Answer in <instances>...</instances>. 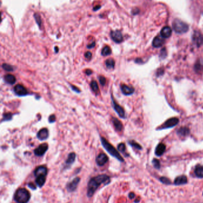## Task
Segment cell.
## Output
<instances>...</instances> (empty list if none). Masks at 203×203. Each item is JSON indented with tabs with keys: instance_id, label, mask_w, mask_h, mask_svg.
Returning <instances> with one entry per match:
<instances>
[{
	"instance_id": "cell-1",
	"label": "cell",
	"mask_w": 203,
	"mask_h": 203,
	"mask_svg": "<svg viewBox=\"0 0 203 203\" xmlns=\"http://www.w3.org/2000/svg\"><path fill=\"white\" fill-rule=\"evenodd\" d=\"M110 177L106 175H101L92 177L90 179L88 184V196L89 197L92 196L101 184L107 185L110 183Z\"/></svg>"
},
{
	"instance_id": "cell-2",
	"label": "cell",
	"mask_w": 203,
	"mask_h": 203,
	"mask_svg": "<svg viewBox=\"0 0 203 203\" xmlns=\"http://www.w3.org/2000/svg\"><path fill=\"white\" fill-rule=\"evenodd\" d=\"M100 139H101L102 145L111 156L116 158L118 160H119L121 162L124 161V159L121 156L118 151L105 138L102 137H100Z\"/></svg>"
},
{
	"instance_id": "cell-3",
	"label": "cell",
	"mask_w": 203,
	"mask_h": 203,
	"mask_svg": "<svg viewBox=\"0 0 203 203\" xmlns=\"http://www.w3.org/2000/svg\"><path fill=\"white\" fill-rule=\"evenodd\" d=\"M30 198L29 191L24 188L18 189L14 195V199L17 203H27Z\"/></svg>"
},
{
	"instance_id": "cell-4",
	"label": "cell",
	"mask_w": 203,
	"mask_h": 203,
	"mask_svg": "<svg viewBox=\"0 0 203 203\" xmlns=\"http://www.w3.org/2000/svg\"><path fill=\"white\" fill-rule=\"evenodd\" d=\"M173 28L175 32L179 34L186 33L189 29L188 24L179 19H175L174 20L173 23Z\"/></svg>"
},
{
	"instance_id": "cell-5",
	"label": "cell",
	"mask_w": 203,
	"mask_h": 203,
	"mask_svg": "<svg viewBox=\"0 0 203 203\" xmlns=\"http://www.w3.org/2000/svg\"><path fill=\"white\" fill-rule=\"evenodd\" d=\"M179 119L177 118H171L168 119H167L158 129H164L167 128H172L174 126H176L179 123Z\"/></svg>"
},
{
	"instance_id": "cell-6",
	"label": "cell",
	"mask_w": 203,
	"mask_h": 203,
	"mask_svg": "<svg viewBox=\"0 0 203 203\" xmlns=\"http://www.w3.org/2000/svg\"><path fill=\"white\" fill-rule=\"evenodd\" d=\"M111 100H112V105L114 110L115 111V112L117 113V115L121 118H125V112L124 109L118 103H116L115 100L113 99V96H111Z\"/></svg>"
},
{
	"instance_id": "cell-7",
	"label": "cell",
	"mask_w": 203,
	"mask_h": 203,
	"mask_svg": "<svg viewBox=\"0 0 203 203\" xmlns=\"http://www.w3.org/2000/svg\"><path fill=\"white\" fill-rule=\"evenodd\" d=\"M14 91L18 96H24L28 94L27 89L21 84H17L14 87Z\"/></svg>"
},
{
	"instance_id": "cell-8",
	"label": "cell",
	"mask_w": 203,
	"mask_h": 203,
	"mask_svg": "<svg viewBox=\"0 0 203 203\" xmlns=\"http://www.w3.org/2000/svg\"><path fill=\"white\" fill-rule=\"evenodd\" d=\"M110 36H111V38L112 39V40L117 43H121L123 40V35H122L121 31L119 30L112 31L110 33Z\"/></svg>"
},
{
	"instance_id": "cell-9",
	"label": "cell",
	"mask_w": 203,
	"mask_h": 203,
	"mask_svg": "<svg viewBox=\"0 0 203 203\" xmlns=\"http://www.w3.org/2000/svg\"><path fill=\"white\" fill-rule=\"evenodd\" d=\"M48 148V145L46 143H43L39 145L34 150V153L37 156H42Z\"/></svg>"
},
{
	"instance_id": "cell-10",
	"label": "cell",
	"mask_w": 203,
	"mask_h": 203,
	"mask_svg": "<svg viewBox=\"0 0 203 203\" xmlns=\"http://www.w3.org/2000/svg\"><path fill=\"white\" fill-rule=\"evenodd\" d=\"M49 137V132L48 129L46 128H43L40 129L37 133V138L40 140L43 141Z\"/></svg>"
},
{
	"instance_id": "cell-11",
	"label": "cell",
	"mask_w": 203,
	"mask_h": 203,
	"mask_svg": "<svg viewBox=\"0 0 203 203\" xmlns=\"http://www.w3.org/2000/svg\"><path fill=\"white\" fill-rule=\"evenodd\" d=\"M108 160V156L104 153L99 154L96 158V162L98 166H102L104 165Z\"/></svg>"
},
{
	"instance_id": "cell-12",
	"label": "cell",
	"mask_w": 203,
	"mask_h": 203,
	"mask_svg": "<svg viewBox=\"0 0 203 203\" xmlns=\"http://www.w3.org/2000/svg\"><path fill=\"white\" fill-rule=\"evenodd\" d=\"M34 174L36 177L40 176H46L47 175V168L43 166H40L35 170Z\"/></svg>"
},
{
	"instance_id": "cell-13",
	"label": "cell",
	"mask_w": 203,
	"mask_h": 203,
	"mask_svg": "<svg viewBox=\"0 0 203 203\" xmlns=\"http://www.w3.org/2000/svg\"><path fill=\"white\" fill-rule=\"evenodd\" d=\"M121 90L122 93L126 96L131 95L135 91L134 88H133L132 87H130L126 84L121 85Z\"/></svg>"
},
{
	"instance_id": "cell-14",
	"label": "cell",
	"mask_w": 203,
	"mask_h": 203,
	"mask_svg": "<svg viewBox=\"0 0 203 203\" xmlns=\"http://www.w3.org/2000/svg\"><path fill=\"white\" fill-rule=\"evenodd\" d=\"M79 182H80V178L79 177L74 178L71 182H70L67 185V190L70 192L74 191L76 189Z\"/></svg>"
},
{
	"instance_id": "cell-15",
	"label": "cell",
	"mask_w": 203,
	"mask_h": 203,
	"mask_svg": "<svg viewBox=\"0 0 203 203\" xmlns=\"http://www.w3.org/2000/svg\"><path fill=\"white\" fill-rule=\"evenodd\" d=\"M192 39L198 46H199L203 42V37L199 32H195L192 36Z\"/></svg>"
},
{
	"instance_id": "cell-16",
	"label": "cell",
	"mask_w": 203,
	"mask_h": 203,
	"mask_svg": "<svg viewBox=\"0 0 203 203\" xmlns=\"http://www.w3.org/2000/svg\"><path fill=\"white\" fill-rule=\"evenodd\" d=\"M111 121H112L113 126H114V127L116 131H121L122 130V129H123L122 123L118 119H117L116 118H114V117H112Z\"/></svg>"
},
{
	"instance_id": "cell-17",
	"label": "cell",
	"mask_w": 203,
	"mask_h": 203,
	"mask_svg": "<svg viewBox=\"0 0 203 203\" xmlns=\"http://www.w3.org/2000/svg\"><path fill=\"white\" fill-rule=\"evenodd\" d=\"M165 150V144H164L163 143H160L157 145L155 148V153L157 156H161L163 154Z\"/></svg>"
},
{
	"instance_id": "cell-18",
	"label": "cell",
	"mask_w": 203,
	"mask_h": 203,
	"mask_svg": "<svg viewBox=\"0 0 203 203\" xmlns=\"http://www.w3.org/2000/svg\"><path fill=\"white\" fill-rule=\"evenodd\" d=\"M188 182L187 177L185 175H181L177 176L174 180V184L176 185H184Z\"/></svg>"
},
{
	"instance_id": "cell-19",
	"label": "cell",
	"mask_w": 203,
	"mask_h": 203,
	"mask_svg": "<svg viewBox=\"0 0 203 203\" xmlns=\"http://www.w3.org/2000/svg\"><path fill=\"white\" fill-rule=\"evenodd\" d=\"M171 29L170 27L165 26L163 27L161 31V36L164 38H168L171 34Z\"/></svg>"
},
{
	"instance_id": "cell-20",
	"label": "cell",
	"mask_w": 203,
	"mask_h": 203,
	"mask_svg": "<svg viewBox=\"0 0 203 203\" xmlns=\"http://www.w3.org/2000/svg\"><path fill=\"white\" fill-rule=\"evenodd\" d=\"M164 42V41L161 37L157 36L152 41V46L155 47H159L163 45Z\"/></svg>"
},
{
	"instance_id": "cell-21",
	"label": "cell",
	"mask_w": 203,
	"mask_h": 203,
	"mask_svg": "<svg viewBox=\"0 0 203 203\" xmlns=\"http://www.w3.org/2000/svg\"><path fill=\"white\" fill-rule=\"evenodd\" d=\"M4 80L5 82L7 84H13L16 81V78L14 75L12 74H7L4 77Z\"/></svg>"
},
{
	"instance_id": "cell-22",
	"label": "cell",
	"mask_w": 203,
	"mask_h": 203,
	"mask_svg": "<svg viewBox=\"0 0 203 203\" xmlns=\"http://www.w3.org/2000/svg\"><path fill=\"white\" fill-rule=\"evenodd\" d=\"M189 133V129L187 127H181L177 131V134L178 135L181 137H185L188 135Z\"/></svg>"
},
{
	"instance_id": "cell-23",
	"label": "cell",
	"mask_w": 203,
	"mask_h": 203,
	"mask_svg": "<svg viewBox=\"0 0 203 203\" xmlns=\"http://www.w3.org/2000/svg\"><path fill=\"white\" fill-rule=\"evenodd\" d=\"M76 159V154L74 153H70L67 157V160H65V164L67 166L71 165L72 163H74Z\"/></svg>"
},
{
	"instance_id": "cell-24",
	"label": "cell",
	"mask_w": 203,
	"mask_h": 203,
	"mask_svg": "<svg viewBox=\"0 0 203 203\" xmlns=\"http://www.w3.org/2000/svg\"><path fill=\"white\" fill-rule=\"evenodd\" d=\"M90 86L92 90L96 94H98L99 92V87L97 82L95 80H92L90 83Z\"/></svg>"
},
{
	"instance_id": "cell-25",
	"label": "cell",
	"mask_w": 203,
	"mask_h": 203,
	"mask_svg": "<svg viewBox=\"0 0 203 203\" xmlns=\"http://www.w3.org/2000/svg\"><path fill=\"white\" fill-rule=\"evenodd\" d=\"M195 173L197 177H203V166H197L195 169Z\"/></svg>"
},
{
	"instance_id": "cell-26",
	"label": "cell",
	"mask_w": 203,
	"mask_h": 203,
	"mask_svg": "<svg viewBox=\"0 0 203 203\" xmlns=\"http://www.w3.org/2000/svg\"><path fill=\"white\" fill-rule=\"evenodd\" d=\"M105 64L108 69H113L115 66V61L113 58H108L105 61Z\"/></svg>"
},
{
	"instance_id": "cell-27",
	"label": "cell",
	"mask_w": 203,
	"mask_h": 203,
	"mask_svg": "<svg viewBox=\"0 0 203 203\" xmlns=\"http://www.w3.org/2000/svg\"><path fill=\"white\" fill-rule=\"evenodd\" d=\"M45 182V176H40L36 177V185L39 187H42L44 185Z\"/></svg>"
},
{
	"instance_id": "cell-28",
	"label": "cell",
	"mask_w": 203,
	"mask_h": 203,
	"mask_svg": "<svg viewBox=\"0 0 203 203\" xmlns=\"http://www.w3.org/2000/svg\"><path fill=\"white\" fill-rule=\"evenodd\" d=\"M111 53V49L108 46H104L101 50V55L102 56H108Z\"/></svg>"
},
{
	"instance_id": "cell-29",
	"label": "cell",
	"mask_w": 203,
	"mask_h": 203,
	"mask_svg": "<svg viewBox=\"0 0 203 203\" xmlns=\"http://www.w3.org/2000/svg\"><path fill=\"white\" fill-rule=\"evenodd\" d=\"M128 143H129V144L130 145H131L132 147H133L135 148H136V149H138V150H141L142 149V147L138 143L135 142V141H133V140L129 141H128Z\"/></svg>"
},
{
	"instance_id": "cell-30",
	"label": "cell",
	"mask_w": 203,
	"mask_h": 203,
	"mask_svg": "<svg viewBox=\"0 0 203 203\" xmlns=\"http://www.w3.org/2000/svg\"><path fill=\"white\" fill-rule=\"evenodd\" d=\"M2 68H3L5 71H8V72H11V71H13L14 70L13 67L11 65H9V64H6V63H4V64L2 65Z\"/></svg>"
},
{
	"instance_id": "cell-31",
	"label": "cell",
	"mask_w": 203,
	"mask_h": 203,
	"mask_svg": "<svg viewBox=\"0 0 203 203\" xmlns=\"http://www.w3.org/2000/svg\"><path fill=\"white\" fill-rule=\"evenodd\" d=\"M13 117V114L11 113H5L3 114V119L2 121H7L10 120L12 119Z\"/></svg>"
},
{
	"instance_id": "cell-32",
	"label": "cell",
	"mask_w": 203,
	"mask_h": 203,
	"mask_svg": "<svg viewBox=\"0 0 203 203\" xmlns=\"http://www.w3.org/2000/svg\"><path fill=\"white\" fill-rule=\"evenodd\" d=\"M117 149L118 151H120L121 153H125L126 151V145L124 143H120L118 145H117Z\"/></svg>"
},
{
	"instance_id": "cell-33",
	"label": "cell",
	"mask_w": 203,
	"mask_h": 203,
	"mask_svg": "<svg viewBox=\"0 0 203 203\" xmlns=\"http://www.w3.org/2000/svg\"><path fill=\"white\" fill-rule=\"evenodd\" d=\"M34 17L35 18V20L37 23V24L39 25V27H40V25H41V23H42V20H41V18H40V15L37 14V13H35L34 14Z\"/></svg>"
},
{
	"instance_id": "cell-34",
	"label": "cell",
	"mask_w": 203,
	"mask_h": 203,
	"mask_svg": "<svg viewBox=\"0 0 203 203\" xmlns=\"http://www.w3.org/2000/svg\"><path fill=\"white\" fill-rule=\"evenodd\" d=\"M152 164H153V166H154L155 168H156L157 169H159L160 168V163L158 160H157L156 158L153 159Z\"/></svg>"
},
{
	"instance_id": "cell-35",
	"label": "cell",
	"mask_w": 203,
	"mask_h": 203,
	"mask_svg": "<svg viewBox=\"0 0 203 203\" xmlns=\"http://www.w3.org/2000/svg\"><path fill=\"white\" fill-rule=\"evenodd\" d=\"M160 180L162 183H164V184H166V185H169V184H170V183H171L170 180L168 178H167V177H160Z\"/></svg>"
},
{
	"instance_id": "cell-36",
	"label": "cell",
	"mask_w": 203,
	"mask_h": 203,
	"mask_svg": "<svg viewBox=\"0 0 203 203\" xmlns=\"http://www.w3.org/2000/svg\"><path fill=\"white\" fill-rule=\"evenodd\" d=\"M98 79H99V83L102 85H104L105 84V83H106V78H105V77H104L102 75H100V76H99Z\"/></svg>"
},
{
	"instance_id": "cell-37",
	"label": "cell",
	"mask_w": 203,
	"mask_h": 203,
	"mask_svg": "<svg viewBox=\"0 0 203 203\" xmlns=\"http://www.w3.org/2000/svg\"><path fill=\"white\" fill-rule=\"evenodd\" d=\"M70 87H71V89L73 91H74V92L78 93H80V90L77 87L74 86V85H72V84H70Z\"/></svg>"
},
{
	"instance_id": "cell-38",
	"label": "cell",
	"mask_w": 203,
	"mask_h": 203,
	"mask_svg": "<svg viewBox=\"0 0 203 203\" xmlns=\"http://www.w3.org/2000/svg\"><path fill=\"white\" fill-rule=\"evenodd\" d=\"M55 119H56V118H55V115H51L49 116L48 121H49V123H53V122H54L55 121Z\"/></svg>"
},
{
	"instance_id": "cell-39",
	"label": "cell",
	"mask_w": 203,
	"mask_h": 203,
	"mask_svg": "<svg viewBox=\"0 0 203 203\" xmlns=\"http://www.w3.org/2000/svg\"><path fill=\"white\" fill-rule=\"evenodd\" d=\"M167 55V52L165 50V49L163 48L161 50V54H160V58H164Z\"/></svg>"
},
{
	"instance_id": "cell-40",
	"label": "cell",
	"mask_w": 203,
	"mask_h": 203,
	"mask_svg": "<svg viewBox=\"0 0 203 203\" xmlns=\"http://www.w3.org/2000/svg\"><path fill=\"white\" fill-rule=\"evenodd\" d=\"M85 57L88 59V60H90L92 58V53L89 51H88L86 52L85 53Z\"/></svg>"
},
{
	"instance_id": "cell-41",
	"label": "cell",
	"mask_w": 203,
	"mask_h": 203,
	"mask_svg": "<svg viewBox=\"0 0 203 203\" xmlns=\"http://www.w3.org/2000/svg\"><path fill=\"white\" fill-rule=\"evenodd\" d=\"M95 42H93L92 43H91L90 44H89L88 46H87V47L89 48V49H91V48H93V47H95Z\"/></svg>"
},
{
	"instance_id": "cell-42",
	"label": "cell",
	"mask_w": 203,
	"mask_h": 203,
	"mask_svg": "<svg viewBox=\"0 0 203 203\" xmlns=\"http://www.w3.org/2000/svg\"><path fill=\"white\" fill-rule=\"evenodd\" d=\"M85 74L86 75H89L92 74V71L91 69H87L85 71Z\"/></svg>"
},
{
	"instance_id": "cell-43",
	"label": "cell",
	"mask_w": 203,
	"mask_h": 203,
	"mask_svg": "<svg viewBox=\"0 0 203 203\" xmlns=\"http://www.w3.org/2000/svg\"><path fill=\"white\" fill-rule=\"evenodd\" d=\"M28 186H29L31 189H36V187L32 183H29L28 184Z\"/></svg>"
},
{
	"instance_id": "cell-44",
	"label": "cell",
	"mask_w": 203,
	"mask_h": 203,
	"mask_svg": "<svg viewBox=\"0 0 203 203\" xmlns=\"http://www.w3.org/2000/svg\"><path fill=\"white\" fill-rule=\"evenodd\" d=\"M129 198H130V199H132V198H133L135 197V194H134V193H133V192H131V193H130V194H129Z\"/></svg>"
},
{
	"instance_id": "cell-45",
	"label": "cell",
	"mask_w": 203,
	"mask_h": 203,
	"mask_svg": "<svg viewBox=\"0 0 203 203\" xmlns=\"http://www.w3.org/2000/svg\"><path fill=\"white\" fill-rule=\"evenodd\" d=\"M58 52V47H57V46H55V53H57Z\"/></svg>"
}]
</instances>
